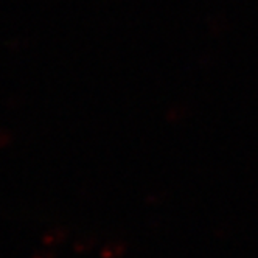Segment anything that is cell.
Instances as JSON below:
<instances>
[{"instance_id":"2","label":"cell","mask_w":258,"mask_h":258,"mask_svg":"<svg viewBox=\"0 0 258 258\" xmlns=\"http://www.w3.org/2000/svg\"><path fill=\"white\" fill-rule=\"evenodd\" d=\"M11 143V136L5 129H0V150H4L5 146H8Z\"/></svg>"},{"instance_id":"1","label":"cell","mask_w":258,"mask_h":258,"mask_svg":"<svg viewBox=\"0 0 258 258\" xmlns=\"http://www.w3.org/2000/svg\"><path fill=\"white\" fill-rule=\"evenodd\" d=\"M67 236V230L64 227H48L41 235L42 246H58L61 244Z\"/></svg>"}]
</instances>
